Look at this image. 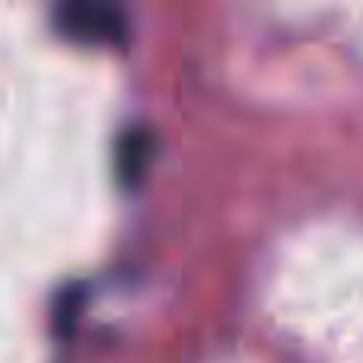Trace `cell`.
<instances>
[{"label": "cell", "mask_w": 363, "mask_h": 363, "mask_svg": "<svg viewBox=\"0 0 363 363\" xmlns=\"http://www.w3.org/2000/svg\"><path fill=\"white\" fill-rule=\"evenodd\" d=\"M57 32L83 45H115L125 35V13L112 4H93V0H77L64 4L55 13Z\"/></svg>", "instance_id": "1"}, {"label": "cell", "mask_w": 363, "mask_h": 363, "mask_svg": "<svg viewBox=\"0 0 363 363\" xmlns=\"http://www.w3.org/2000/svg\"><path fill=\"white\" fill-rule=\"evenodd\" d=\"M147 153H150V138L147 134H131L128 138V144L121 147V160H125V176L138 179L140 176V163L147 160Z\"/></svg>", "instance_id": "2"}]
</instances>
